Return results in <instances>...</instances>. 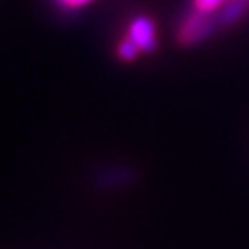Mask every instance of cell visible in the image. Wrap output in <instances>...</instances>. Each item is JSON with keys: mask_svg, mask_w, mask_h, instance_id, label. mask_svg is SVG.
Returning <instances> with one entry per match:
<instances>
[{"mask_svg": "<svg viewBox=\"0 0 249 249\" xmlns=\"http://www.w3.org/2000/svg\"><path fill=\"white\" fill-rule=\"evenodd\" d=\"M128 38L133 40L140 52H154L156 51V30L154 23L149 19L147 16H137L130 24Z\"/></svg>", "mask_w": 249, "mask_h": 249, "instance_id": "1", "label": "cell"}, {"mask_svg": "<svg viewBox=\"0 0 249 249\" xmlns=\"http://www.w3.org/2000/svg\"><path fill=\"white\" fill-rule=\"evenodd\" d=\"M249 11V0H227L216 12H213L218 28H229L241 21Z\"/></svg>", "mask_w": 249, "mask_h": 249, "instance_id": "2", "label": "cell"}, {"mask_svg": "<svg viewBox=\"0 0 249 249\" xmlns=\"http://www.w3.org/2000/svg\"><path fill=\"white\" fill-rule=\"evenodd\" d=\"M139 54H140V49L133 43L132 38H128V36H126V38L118 45V57L124 62L133 61Z\"/></svg>", "mask_w": 249, "mask_h": 249, "instance_id": "3", "label": "cell"}, {"mask_svg": "<svg viewBox=\"0 0 249 249\" xmlns=\"http://www.w3.org/2000/svg\"><path fill=\"white\" fill-rule=\"evenodd\" d=\"M227 0H194V9L202 14H213L225 4Z\"/></svg>", "mask_w": 249, "mask_h": 249, "instance_id": "4", "label": "cell"}, {"mask_svg": "<svg viewBox=\"0 0 249 249\" xmlns=\"http://www.w3.org/2000/svg\"><path fill=\"white\" fill-rule=\"evenodd\" d=\"M57 2L66 9H80L89 4V2H92V0H57Z\"/></svg>", "mask_w": 249, "mask_h": 249, "instance_id": "5", "label": "cell"}]
</instances>
